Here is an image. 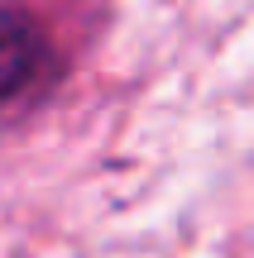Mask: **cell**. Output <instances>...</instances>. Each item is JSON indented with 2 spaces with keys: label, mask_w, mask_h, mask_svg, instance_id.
Segmentation results:
<instances>
[{
  "label": "cell",
  "mask_w": 254,
  "mask_h": 258,
  "mask_svg": "<svg viewBox=\"0 0 254 258\" xmlns=\"http://www.w3.org/2000/svg\"><path fill=\"white\" fill-rule=\"evenodd\" d=\"M48 67H53L48 29L29 10L0 5V105H10L24 91H34L48 77Z\"/></svg>",
  "instance_id": "1"
}]
</instances>
